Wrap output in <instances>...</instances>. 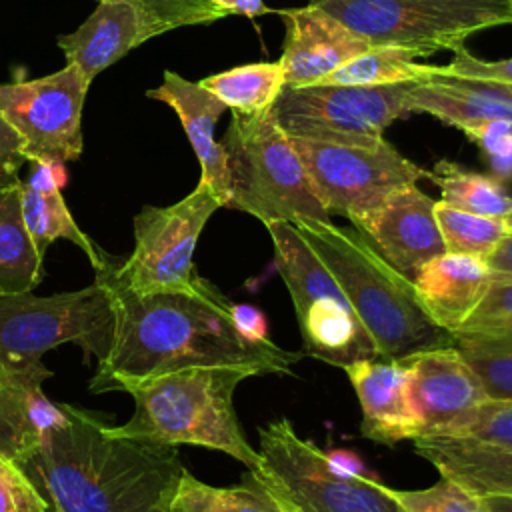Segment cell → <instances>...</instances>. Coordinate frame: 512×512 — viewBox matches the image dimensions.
I'll use <instances>...</instances> for the list:
<instances>
[{
	"mask_svg": "<svg viewBox=\"0 0 512 512\" xmlns=\"http://www.w3.org/2000/svg\"><path fill=\"white\" fill-rule=\"evenodd\" d=\"M342 370L360 402V434L366 440L392 446L420 436L406 398L404 368L398 360H356L342 366Z\"/></svg>",
	"mask_w": 512,
	"mask_h": 512,
	"instance_id": "ac0fdd59",
	"label": "cell"
},
{
	"mask_svg": "<svg viewBox=\"0 0 512 512\" xmlns=\"http://www.w3.org/2000/svg\"><path fill=\"white\" fill-rule=\"evenodd\" d=\"M88 86L72 64L50 76L0 84V114L22 134L28 162L64 164L80 158Z\"/></svg>",
	"mask_w": 512,
	"mask_h": 512,
	"instance_id": "5bb4252c",
	"label": "cell"
},
{
	"mask_svg": "<svg viewBox=\"0 0 512 512\" xmlns=\"http://www.w3.org/2000/svg\"><path fill=\"white\" fill-rule=\"evenodd\" d=\"M220 144L230 174L226 208L248 212L262 224L330 220L274 108L258 114L232 112Z\"/></svg>",
	"mask_w": 512,
	"mask_h": 512,
	"instance_id": "5b68a950",
	"label": "cell"
},
{
	"mask_svg": "<svg viewBox=\"0 0 512 512\" xmlns=\"http://www.w3.org/2000/svg\"><path fill=\"white\" fill-rule=\"evenodd\" d=\"M444 76V74H442ZM456 78L460 84H466L470 88L488 92L500 100H506L512 104V82H494V80H478V78H460V76H452Z\"/></svg>",
	"mask_w": 512,
	"mask_h": 512,
	"instance_id": "ab89813d",
	"label": "cell"
},
{
	"mask_svg": "<svg viewBox=\"0 0 512 512\" xmlns=\"http://www.w3.org/2000/svg\"><path fill=\"white\" fill-rule=\"evenodd\" d=\"M220 8H224L228 14H240L248 18L262 16L270 12V8L264 4V0H214Z\"/></svg>",
	"mask_w": 512,
	"mask_h": 512,
	"instance_id": "60d3db41",
	"label": "cell"
},
{
	"mask_svg": "<svg viewBox=\"0 0 512 512\" xmlns=\"http://www.w3.org/2000/svg\"><path fill=\"white\" fill-rule=\"evenodd\" d=\"M440 436L474 438L512 450V400H484Z\"/></svg>",
	"mask_w": 512,
	"mask_h": 512,
	"instance_id": "d6a6232c",
	"label": "cell"
},
{
	"mask_svg": "<svg viewBox=\"0 0 512 512\" xmlns=\"http://www.w3.org/2000/svg\"><path fill=\"white\" fill-rule=\"evenodd\" d=\"M294 228L330 270L382 360L454 344V334L424 312L414 282L388 264L356 228L330 220H300Z\"/></svg>",
	"mask_w": 512,
	"mask_h": 512,
	"instance_id": "277c9868",
	"label": "cell"
},
{
	"mask_svg": "<svg viewBox=\"0 0 512 512\" xmlns=\"http://www.w3.org/2000/svg\"><path fill=\"white\" fill-rule=\"evenodd\" d=\"M230 16L214 0H118L96 10L70 34L58 38L66 62L88 82L146 40L180 26L210 24Z\"/></svg>",
	"mask_w": 512,
	"mask_h": 512,
	"instance_id": "4fadbf2b",
	"label": "cell"
},
{
	"mask_svg": "<svg viewBox=\"0 0 512 512\" xmlns=\"http://www.w3.org/2000/svg\"><path fill=\"white\" fill-rule=\"evenodd\" d=\"M454 346L478 374L488 400H512V332L454 334Z\"/></svg>",
	"mask_w": 512,
	"mask_h": 512,
	"instance_id": "f546056e",
	"label": "cell"
},
{
	"mask_svg": "<svg viewBox=\"0 0 512 512\" xmlns=\"http://www.w3.org/2000/svg\"><path fill=\"white\" fill-rule=\"evenodd\" d=\"M276 270L290 292L304 354L340 368L380 358L342 288L308 244L286 246L276 258Z\"/></svg>",
	"mask_w": 512,
	"mask_h": 512,
	"instance_id": "8fae6325",
	"label": "cell"
},
{
	"mask_svg": "<svg viewBox=\"0 0 512 512\" xmlns=\"http://www.w3.org/2000/svg\"><path fill=\"white\" fill-rule=\"evenodd\" d=\"M416 58L418 56L406 48L372 46L368 52L330 72L320 84L380 86L426 80L432 74V64H418Z\"/></svg>",
	"mask_w": 512,
	"mask_h": 512,
	"instance_id": "f1b7e54d",
	"label": "cell"
},
{
	"mask_svg": "<svg viewBox=\"0 0 512 512\" xmlns=\"http://www.w3.org/2000/svg\"><path fill=\"white\" fill-rule=\"evenodd\" d=\"M412 86L414 82L286 86L274 104V114L290 138L372 146L382 142L384 130L406 114L404 102Z\"/></svg>",
	"mask_w": 512,
	"mask_h": 512,
	"instance_id": "30bf717a",
	"label": "cell"
},
{
	"mask_svg": "<svg viewBox=\"0 0 512 512\" xmlns=\"http://www.w3.org/2000/svg\"><path fill=\"white\" fill-rule=\"evenodd\" d=\"M168 512H292V508L252 470L234 486H210L184 470Z\"/></svg>",
	"mask_w": 512,
	"mask_h": 512,
	"instance_id": "d4e9b609",
	"label": "cell"
},
{
	"mask_svg": "<svg viewBox=\"0 0 512 512\" xmlns=\"http://www.w3.org/2000/svg\"><path fill=\"white\" fill-rule=\"evenodd\" d=\"M260 474L292 512H402L388 488L334 464L290 420L280 418L258 430Z\"/></svg>",
	"mask_w": 512,
	"mask_h": 512,
	"instance_id": "ba28073f",
	"label": "cell"
},
{
	"mask_svg": "<svg viewBox=\"0 0 512 512\" xmlns=\"http://www.w3.org/2000/svg\"><path fill=\"white\" fill-rule=\"evenodd\" d=\"M114 334L110 294L94 280L76 292L34 296L32 292L0 296V366L34 368L42 354L76 344L84 362L94 354L106 358Z\"/></svg>",
	"mask_w": 512,
	"mask_h": 512,
	"instance_id": "52a82bcc",
	"label": "cell"
},
{
	"mask_svg": "<svg viewBox=\"0 0 512 512\" xmlns=\"http://www.w3.org/2000/svg\"><path fill=\"white\" fill-rule=\"evenodd\" d=\"M38 254L22 216V184L0 192V296L32 292L42 280Z\"/></svg>",
	"mask_w": 512,
	"mask_h": 512,
	"instance_id": "484cf974",
	"label": "cell"
},
{
	"mask_svg": "<svg viewBox=\"0 0 512 512\" xmlns=\"http://www.w3.org/2000/svg\"><path fill=\"white\" fill-rule=\"evenodd\" d=\"M436 222L446 252L488 258L510 232L504 218L482 216L452 208L436 200Z\"/></svg>",
	"mask_w": 512,
	"mask_h": 512,
	"instance_id": "4dcf8cb0",
	"label": "cell"
},
{
	"mask_svg": "<svg viewBox=\"0 0 512 512\" xmlns=\"http://www.w3.org/2000/svg\"><path fill=\"white\" fill-rule=\"evenodd\" d=\"M492 280L494 272L484 258L444 252L428 260L412 282L430 320L454 334L480 304Z\"/></svg>",
	"mask_w": 512,
	"mask_h": 512,
	"instance_id": "ffe728a7",
	"label": "cell"
},
{
	"mask_svg": "<svg viewBox=\"0 0 512 512\" xmlns=\"http://www.w3.org/2000/svg\"><path fill=\"white\" fill-rule=\"evenodd\" d=\"M512 332V276H496L466 322L454 334Z\"/></svg>",
	"mask_w": 512,
	"mask_h": 512,
	"instance_id": "836d02e7",
	"label": "cell"
},
{
	"mask_svg": "<svg viewBox=\"0 0 512 512\" xmlns=\"http://www.w3.org/2000/svg\"><path fill=\"white\" fill-rule=\"evenodd\" d=\"M250 376L258 372L248 366H192L128 382L122 390L134 398V414L126 424L106 428L142 442L220 450L260 472V454L246 440L234 410V390Z\"/></svg>",
	"mask_w": 512,
	"mask_h": 512,
	"instance_id": "3957f363",
	"label": "cell"
},
{
	"mask_svg": "<svg viewBox=\"0 0 512 512\" xmlns=\"http://www.w3.org/2000/svg\"><path fill=\"white\" fill-rule=\"evenodd\" d=\"M486 262L496 276H512V230L500 240Z\"/></svg>",
	"mask_w": 512,
	"mask_h": 512,
	"instance_id": "f35d334b",
	"label": "cell"
},
{
	"mask_svg": "<svg viewBox=\"0 0 512 512\" xmlns=\"http://www.w3.org/2000/svg\"><path fill=\"white\" fill-rule=\"evenodd\" d=\"M26 160V142L22 134L0 114V192L22 184L18 172Z\"/></svg>",
	"mask_w": 512,
	"mask_h": 512,
	"instance_id": "8d00e7d4",
	"label": "cell"
},
{
	"mask_svg": "<svg viewBox=\"0 0 512 512\" xmlns=\"http://www.w3.org/2000/svg\"><path fill=\"white\" fill-rule=\"evenodd\" d=\"M146 96L166 102L178 114L200 162V182L206 184L216 194L222 208H226L230 200L228 162L222 144L214 140V126L228 110L226 104L202 88L200 82L186 80L170 70L164 72V82L158 88L148 90Z\"/></svg>",
	"mask_w": 512,
	"mask_h": 512,
	"instance_id": "d6986e66",
	"label": "cell"
},
{
	"mask_svg": "<svg viewBox=\"0 0 512 512\" xmlns=\"http://www.w3.org/2000/svg\"><path fill=\"white\" fill-rule=\"evenodd\" d=\"M504 220H506V224H508V228H510V230H512V210H510V212H508V216H506V218H504Z\"/></svg>",
	"mask_w": 512,
	"mask_h": 512,
	"instance_id": "7bdbcfd3",
	"label": "cell"
},
{
	"mask_svg": "<svg viewBox=\"0 0 512 512\" xmlns=\"http://www.w3.org/2000/svg\"><path fill=\"white\" fill-rule=\"evenodd\" d=\"M222 208L202 182L170 206H144L134 216V250L116 260L118 280L134 294L200 292L210 282L194 270V248L210 216Z\"/></svg>",
	"mask_w": 512,
	"mask_h": 512,
	"instance_id": "9c48e42d",
	"label": "cell"
},
{
	"mask_svg": "<svg viewBox=\"0 0 512 512\" xmlns=\"http://www.w3.org/2000/svg\"><path fill=\"white\" fill-rule=\"evenodd\" d=\"M398 362L404 368L406 398L420 436L446 434L488 400L478 374L454 344L418 350Z\"/></svg>",
	"mask_w": 512,
	"mask_h": 512,
	"instance_id": "9a60e30c",
	"label": "cell"
},
{
	"mask_svg": "<svg viewBox=\"0 0 512 512\" xmlns=\"http://www.w3.org/2000/svg\"><path fill=\"white\" fill-rule=\"evenodd\" d=\"M414 450L440 476L452 478L472 492L512 496V450L456 436H418Z\"/></svg>",
	"mask_w": 512,
	"mask_h": 512,
	"instance_id": "44dd1931",
	"label": "cell"
},
{
	"mask_svg": "<svg viewBox=\"0 0 512 512\" xmlns=\"http://www.w3.org/2000/svg\"><path fill=\"white\" fill-rule=\"evenodd\" d=\"M488 506L494 512H512V496L508 494H484Z\"/></svg>",
	"mask_w": 512,
	"mask_h": 512,
	"instance_id": "b9f144b4",
	"label": "cell"
},
{
	"mask_svg": "<svg viewBox=\"0 0 512 512\" xmlns=\"http://www.w3.org/2000/svg\"><path fill=\"white\" fill-rule=\"evenodd\" d=\"M98 2H118V0H98Z\"/></svg>",
	"mask_w": 512,
	"mask_h": 512,
	"instance_id": "ee69618b",
	"label": "cell"
},
{
	"mask_svg": "<svg viewBox=\"0 0 512 512\" xmlns=\"http://www.w3.org/2000/svg\"><path fill=\"white\" fill-rule=\"evenodd\" d=\"M290 140L328 214L346 216L350 222L372 212L394 190L430 178L428 170L386 140L372 146Z\"/></svg>",
	"mask_w": 512,
	"mask_h": 512,
	"instance_id": "7c38bea8",
	"label": "cell"
},
{
	"mask_svg": "<svg viewBox=\"0 0 512 512\" xmlns=\"http://www.w3.org/2000/svg\"><path fill=\"white\" fill-rule=\"evenodd\" d=\"M430 180L440 188V202L452 208L494 218H506L512 210V196L500 180L466 170L454 162H436L430 170Z\"/></svg>",
	"mask_w": 512,
	"mask_h": 512,
	"instance_id": "83f0119b",
	"label": "cell"
},
{
	"mask_svg": "<svg viewBox=\"0 0 512 512\" xmlns=\"http://www.w3.org/2000/svg\"><path fill=\"white\" fill-rule=\"evenodd\" d=\"M434 74L460 76V78H478L494 82H512V58L504 60H482L472 56L464 46L454 50V58L444 66H434Z\"/></svg>",
	"mask_w": 512,
	"mask_h": 512,
	"instance_id": "d590c367",
	"label": "cell"
},
{
	"mask_svg": "<svg viewBox=\"0 0 512 512\" xmlns=\"http://www.w3.org/2000/svg\"><path fill=\"white\" fill-rule=\"evenodd\" d=\"M62 410L22 466L48 512H168L186 470L178 446L114 436L96 414Z\"/></svg>",
	"mask_w": 512,
	"mask_h": 512,
	"instance_id": "7a4b0ae2",
	"label": "cell"
},
{
	"mask_svg": "<svg viewBox=\"0 0 512 512\" xmlns=\"http://www.w3.org/2000/svg\"><path fill=\"white\" fill-rule=\"evenodd\" d=\"M232 316L234 322L238 326V330L252 342H272L270 334H268V326H266V318L264 314L254 308V306H246V304H232Z\"/></svg>",
	"mask_w": 512,
	"mask_h": 512,
	"instance_id": "74e56055",
	"label": "cell"
},
{
	"mask_svg": "<svg viewBox=\"0 0 512 512\" xmlns=\"http://www.w3.org/2000/svg\"><path fill=\"white\" fill-rule=\"evenodd\" d=\"M434 68V64H432ZM406 112H422L444 124L460 128L472 138L480 128L494 122L512 124V104L488 92L460 84L452 76L430 74L426 80L414 82L406 94Z\"/></svg>",
	"mask_w": 512,
	"mask_h": 512,
	"instance_id": "603a6c76",
	"label": "cell"
},
{
	"mask_svg": "<svg viewBox=\"0 0 512 512\" xmlns=\"http://www.w3.org/2000/svg\"><path fill=\"white\" fill-rule=\"evenodd\" d=\"M434 210L436 200L408 184L352 224L388 264L414 280L428 260L446 252Z\"/></svg>",
	"mask_w": 512,
	"mask_h": 512,
	"instance_id": "2e32d148",
	"label": "cell"
},
{
	"mask_svg": "<svg viewBox=\"0 0 512 512\" xmlns=\"http://www.w3.org/2000/svg\"><path fill=\"white\" fill-rule=\"evenodd\" d=\"M372 46L418 58L458 50L488 28L512 24V0H312Z\"/></svg>",
	"mask_w": 512,
	"mask_h": 512,
	"instance_id": "8992f818",
	"label": "cell"
},
{
	"mask_svg": "<svg viewBox=\"0 0 512 512\" xmlns=\"http://www.w3.org/2000/svg\"><path fill=\"white\" fill-rule=\"evenodd\" d=\"M52 372L34 368L0 366V458L24 466L40 444V430L32 416L30 396Z\"/></svg>",
	"mask_w": 512,
	"mask_h": 512,
	"instance_id": "cb8c5ba5",
	"label": "cell"
},
{
	"mask_svg": "<svg viewBox=\"0 0 512 512\" xmlns=\"http://www.w3.org/2000/svg\"><path fill=\"white\" fill-rule=\"evenodd\" d=\"M276 14L286 28L278 62L288 88L320 84L330 72L372 48L368 40L312 2Z\"/></svg>",
	"mask_w": 512,
	"mask_h": 512,
	"instance_id": "e0dca14e",
	"label": "cell"
},
{
	"mask_svg": "<svg viewBox=\"0 0 512 512\" xmlns=\"http://www.w3.org/2000/svg\"><path fill=\"white\" fill-rule=\"evenodd\" d=\"M116 260L102 250L94 274L110 294L112 344L90 380L92 392L192 366H248L258 374H290L302 358L274 342H252L236 326L232 304L208 284L200 292L134 294L116 276Z\"/></svg>",
	"mask_w": 512,
	"mask_h": 512,
	"instance_id": "6da1fadb",
	"label": "cell"
},
{
	"mask_svg": "<svg viewBox=\"0 0 512 512\" xmlns=\"http://www.w3.org/2000/svg\"><path fill=\"white\" fill-rule=\"evenodd\" d=\"M198 82L238 114H258L274 108L286 88L284 68L278 60L234 66Z\"/></svg>",
	"mask_w": 512,
	"mask_h": 512,
	"instance_id": "4316f807",
	"label": "cell"
},
{
	"mask_svg": "<svg viewBox=\"0 0 512 512\" xmlns=\"http://www.w3.org/2000/svg\"><path fill=\"white\" fill-rule=\"evenodd\" d=\"M32 166L34 170L30 172L28 180L22 182V216L38 254L44 256L46 248L54 240L66 238L88 256L92 266H96L102 248L80 230L66 208L60 192L62 184L66 182L62 164L32 162Z\"/></svg>",
	"mask_w": 512,
	"mask_h": 512,
	"instance_id": "7402d4cb",
	"label": "cell"
},
{
	"mask_svg": "<svg viewBox=\"0 0 512 512\" xmlns=\"http://www.w3.org/2000/svg\"><path fill=\"white\" fill-rule=\"evenodd\" d=\"M0 512H48V504L16 462L0 458Z\"/></svg>",
	"mask_w": 512,
	"mask_h": 512,
	"instance_id": "e575fe53",
	"label": "cell"
},
{
	"mask_svg": "<svg viewBox=\"0 0 512 512\" xmlns=\"http://www.w3.org/2000/svg\"><path fill=\"white\" fill-rule=\"evenodd\" d=\"M388 494L402 512H494L484 496L446 476L422 490L388 488Z\"/></svg>",
	"mask_w": 512,
	"mask_h": 512,
	"instance_id": "1f68e13d",
	"label": "cell"
}]
</instances>
